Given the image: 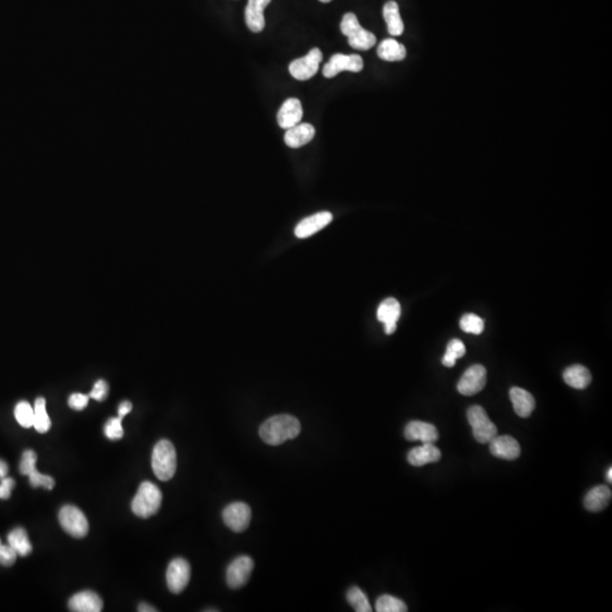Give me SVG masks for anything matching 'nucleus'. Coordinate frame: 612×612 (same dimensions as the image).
<instances>
[{
  "instance_id": "1",
  "label": "nucleus",
  "mask_w": 612,
  "mask_h": 612,
  "mask_svg": "<svg viewBox=\"0 0 612 612\" xmlns=\"http://www.w3.org/2000/svg\"><path fill=\"white\" fill-rule=\"evenodd\" d=\"M301 433V423L293 415L281 414L269 417L259 429L260 438L270 446H279L295 439Z\"/></svg>"
},
{
  "instance_id": "2",
  "label": "nucleus",
  "mask_w": 612,
  "mask_h": 612,
  "mask_svg": "<svg viewBox=\"0 0 612 612\" xmlns=\"http://www.w3.org/2000/svg\"><path fill=\"white\" fill-rule=\"evenodd\" d=\"M177 468V455L174 444L163 439L154 448L152 453V470L160 481L172 479Z\"/></svg>"
},
{
  "instance_id": "3",
  "label": "nucleus",
  "mask_w": 612,
  "mask_h": 612,
  "mask_svg": "<svg viewBox=\"0 0 612 612\" xmlns=\"http://www.w3.org/2000/svg\"><path fill=\"white\" fill-rule=\"evenodd\" d=\"M163 503V494L157 485L145 481L140 485L132 501V510L137 517L149 518L157 514Z\"/></svg>"
},
{
  "instance_id": "4",
  "label": "nucleus",
  "mask_w": 612,
  "mask_h": 612,
  "mask_svg": "<svg viewBox=\"0 0 612 612\" xmlns=\"http://www.w3.org/2000/svg\"><path fill=\"white\" fill-rule=\"evenodd\" d=\"M340 30L348 38L349 46L356 50H369L376 43V36L361 27L354 13H347L344 15Z\"/></svg>"
},
{
  "instance_id": "5",
  "label": "nucleus",
  "mask_w": 612,
  "mask_h": 612,
  "mask_svg": "<svg viewBox=\"0 0 612 612\" xmlns=\"http://www.w3.org/2000/svg\"><path fill=\"white\" fill-rule=\"evenodd\" d=\"M468 419L473 429L474 438L480 444H489L498 435L497 426L481 406H472L468 411Z\"/></svg>"
},
{
  "instance_id": "6",
  "label": "nucleus",
  "mask_w": 612,
  "mask_h": 612,
  "mask_svg": "<svg viewBox=\"0 0 612 612\" xmlns=\"http://www.w3.org/2000/svg\"><path fill=\"white\" fill-rule=\"evenodd\" d=\"M60 523L62 529H65L69 536L81 538L89 532V522L86 519V515L75 506L62 507L60 512Z\"/></svg>"
},
{
  "instance_id": "7",
  "label": "nucleus",
  "mask_w": 612,
  "mask_h": 612,
  "mask_svg": "<svg viewBox=\"0 0 612 612\" xmlns=\"http://www.w3.org/2000/svg\"><path fill=\"white\" fill-rule=\"evenodd\" d=\"M322 53L313 48L306 56L295 60L290 64V73L296 80H310L319 71L320 62H322Z\"/></svg>"
},
{
  "instance_id": "8",
  "label": "nucleus",
  "mask_w": 612,
  "mask_h": 612,
  "mask_svg": "<svg viewBox=\"0 0 612 612\" xmlns=\"http://www.w3.org/2000/svg\"><path fill=\"white\" fill-rule=\"evenodd\" d=\"M253 568H254V562L251 557L240 556L235 558L228 566L226 573L227 585L233 590L243 587L249 580Z\"/></svg>"
},
{
  "instance_id": "9",
  "label": "nucleus",
  "mask_w": 612,
  "mask_h": 612,
  "mask_svg": "<svg viewBox=\"0 0 612 612\" xmlns=\"http://www.w3.org/2000/svg\"><path fill=\"white\" fill-rule=\"evenodd\" d=\"M252 512L249 505L245 503H231L222 512V519L233 532L242 533L251 523Z\"/></svg>"
},
{
  "instance_id": "10",
  "label": "nucleus",
  "mask_w": 612,
  "mask_h": 612,
  "mask_svg": "<svg viewBox=\"0 0 612 612\" xmlns=\"http://www.w3.org/2000/svg\"><path fill=\"white\" fill-rule=\"evenodd\" d=\"M364 67L363 60L358 55H343L336 53L323 66L322 74L327 79H332L341 72L348 71L353 73L361 72Z\"/></svg>"
},
{
  "instance_id": "11",
  "label": "nucleus",
  "mask_w": 612,
  "mask_h": 612,
  "mask_svg": "<svg viewBox=\"0 0 612 612\" xmlns=\"http://www.w3.org/2000/svg\"><path fill=\"white\" fill-rule=\"evenodd\" d=\"M36 454L33 450H25L22 455L21 464H20V472L23 475L29 476L30 479V484L33 488L47 489V490H53L55 487V480L49 475H43L39 473L36 470Z\"/></svg>"
},
{
  "instance_id": "12",
  "label": "nucleus",
  "mask_w": 612,
  "mask_h": 612,
  "mask_svg": "<svg viewBox=\"0 0 612 612\" xmlns=\"http://www.w3.org/2000/svg\"><path fill=\"white\" fill-rule=\"evenodd\" d=\"M167 585L170 592L179 594L189 585L191 578V566L183 558H176L167 568Z\"/></svg>"
},
{
  "instance_id": "13",
  "label": "nucleus",
  "mask_w": 612,
  "mask_h": 612,
  "mask_svg": "<svg viewBox=\"0 0 612 612\" xmlns=\"http://www.w3.org/2000/svg\"><path fill=\"white\" fill-rule=\"evenodd\" d=\"M487 383V370L481 364L468 367L457 385V390L464 396H473L483 390Z\"/></svg>"
},
{
  "instance_id": "14",
  "label": "nucleus",
  "mask_w": 612,
  "mask_h": 612,
  "mask_svg": "<svg viewBox=\"0 0 612 612\" xmlns=\"http://www.w3.org/2000/svg\"><path fill=\"white\" fill-rule=\"evenodd\" d=\"M489 444L490 453L498 458L515 461L521 455V446L510 435H496Z\"/></svg>"
},
{
  "instance_id": "15",
  "label": "nucleus",
  "mask_w": 612,
  "mask_h": 612,
  "mask_svg": "<svg viewBox=\"0 0 612 612\" xmlns=\"http://www.w3.org/2000/svg\"><path fill=\"white\" fill-rule=\"evenodd\" d=\"M402 308L396 299L389 297L385 299L381 304L379 305L376 317L379 321L385 325V332L387 334H393L396 332L397 321L400 320Z\"/></svg>"
},
{
  "instance_id": "16",
  "label": "nucleus",
  "mask_w": 612,
  "mask_h": 612,
  "mask_svg": "<svg viewBox=\"0 0 612 612\" xmlns=\"http://www.w3.org/2000/svg\"><path fill=\"white\" fill-rule=\"evenodd\" d=\"M405 438L408 441H421L422 444H435L439 439V432L433 424L412 421L406 426Z\"/></svg>"
},
{
  "instance_id": "17",
  "label": "nucleus",
  "mask_w": 612,
  "mask_h": 612,
  "mask_svg": "<svg viewBox=\"0 0 612 612\" xmlns=\"http://www.w3.org/2000/svg\"><path fill=\"white\" fill-rule=\"evenodd\" d=\"M332 220V215L328 211L318 212L305 218L295 227V235L299 238H308L328 226Z\"/></svg>"
},
{
  "instance_id": "18",
  "label": "nucleus",
  "mask_w": 612,
  "mask_h": 612,
  "mask_svg": "<svg viewBox=\"0 0 612 612\" xmlns=\"http://www.w3.org/2000/svg\"><path fill=\"white\" fill-rule=\"evenodd\" d=\"M303 118L302 104L299 99L290 98L285 101L279 109L277 119L281 128L288 130L299 124Z\"/></svg>"
},
{
  "instance_id": "19",
  "label": "nucleus",
  "mask_w": 612,
  "mask_h": 612,
  "mask_svg": "<svg viewBox=\"0 0 612 612\" xmlns=\"http://www.w3.org/2000/svg\"><path fill=\"white\" fill-rule=\"evenodd\" d=\"M271 0H249L245 8L246 25L252 32H262L266 27L264 9Z\"/></svg>"
},
{
  "instance_id": "20",
  "label": "nucleus",
  "mask_w": 612,
  "mask_h": 612,
  "mask_svg": "<svg viewBox=\"0 0 612 612\" xmlns=\"http://www.w3.org/2000/svg\"><path fill=\"white\" fill-rule=\"evenodd\" d=\"M68 606L72 611L100 612L104 608L101 597L92 591H83L71 597Z\"/></svg>"
},
{
  "instance_id": "21",
  "label": "nucleus",
  "mask_w": 612,
  "mask_h": 612,
  "mask_svg": "<svg viewBox=\"0 0 612 612\" xmlns=\"http://www.w3.org/2000/svg\"><path fill=\"white\" fill-rule=\"evenodd\" d=\"M315 135V128L313 125L303 123L297 124L293 128H288L285 134V143L292 149L301 148L303 145L308 144Z\"/></svg>"
},
{
  "instance_id": "22",
  "label": "nucleus",
  "mask_w": 612,
  "mask_h": 612,
  "mask_svg": "<svg viewBox=\"0 0 612 612\" xmlns=\"http://www.w3.org/2000/svg\"><path fill=\"white\" fill-rule=\"evenodd\" d=\"M408 463L413 466H423L430 463H437L441 459V451L435 444H423L415 447L408 453Z\"/></svg>"
},
{
  "instance_id": "23",
  "label": "nucleus",
  "mask_w": 612,
  "mask_h": 612,
  "mask_svg": "<svg viewBox=\"0 0 612 612\" xmlns=\"http://www.w3.org/2000/svg\"><path fill=\"white\" fill-rule=\"evenodd\" d=\"M510 400L514 406L515 413L521 417H529L536 408V400L532 393L522 388L514 387L509 393Z\"/></svg>"
},
{
  "instance_id": "24",
  "label": "nucleus",
  "mask_w": 612,
  "mask_h": 612,
  "mask_svg": "<svg viewBox=\"0 0 612 612\" xmlns=\"http://www.w3.org/2000/svg\"><path fill=\"white\" fill-rule=\"evenodd\" d=\"M611 497V490L606 485H597L587 492L584 505L590 512H601L609 505Z\"/></svg>"
},
{
  "instance_id": "25",
  "label": "nucleus",
  "mask_w": 612,
  "mask_h": 612,
  "mask_svg": "<svg viewBox=\"0 0 612 612\" xmlns=\"http://www.w3.org/2000/svg\"><path fill=\"white\" fill-rule=\"evenodd\" d=\"M564 380L568 386L575 389H585L589 387L592 381V376L590 371L585 367L575 364L567 367L564 372Z\"/></svg>"
},
{
  "instance_id": "26",
  "label": "nucleus",
  "mask_w": 612,
  "mask_h": 612,
  "mask_svg": "<svg viewBox=\"0 0 612 612\" xmlns=\"http://www.w3.org/2000/svg\"><path fill=\"white\" fill-rule=\"evenodd\" d=\"M406 55L405 46L395 39H386L378 47V56L386 62H400L405 60Z\"/></svg>"
},
{
  "instance_id": "27",
  "label": "nucleus",
  "mask_w": 612,
  "mask_h": 612,
  "mask_svg": "<svg viewBox=\"0 0 612 612\" xmlns=\"http://www.w3.org/2000/svg\"><path fill=\"white\" fill-rule=\"evenodd\" d=\"M383 18L387 23L388 32L391 36H400L404 32V23L400 16V6L396 1H388L383 7Z\"/></svg>"
},
{
  "instance_id": "28",
  "label": "nucleus",
  "mask_w": 612,
  "mask_h": 612,
  "mask_svg": "<svg viewBox=\"0 0 612 612\" xmlns=\"http://www.w3.org/2000/svg\"><path fill=\"white\" fill-rule=\"evenodd\" d=\"M7 540L9 545L18 553V556L27 557L32 552V544L29 540L27 531L22 527L13 529Z\"/></svg>"
},
{
  "instance_id": "29",
  "label": "nucleus",
  "mask_w": 612,
  "mask_h": 612,
  "mask_svg": "<svg viewBox=\"0 0 612 612\" xmlns=\"http://www.w3.org/2000/svg\"><path fill=\"white\" fill-rule=\"evenodd\" d=\"M34 416H33V428L39 432V433H47L51 428V420L47 413L46 408V400L42 397L36 398L34 406Z\"/></svg>"
},
{
  "instance_id": "30",
  "label": "nucleus",
  "mask_w": 612,
  "mask_h": 612,
  "mask_svg": "<svg viewBox=\"0 0 612 612\" xmlns=\"http://www.w3.org/2000/svg\"><path fill=\"white\" fill-rule=\"evenodd\" d=\"M465 353H466V347L461 340H450L448 346H447L446 354L442 358V364L447 367H455L456 361L458 358H463Z\"/></svg>"
},
{
  "instance_id": "31",
  "label": "nucleus",
  "mask_w": 612,
  "mask_h": 612,
  "mask_svg": "<svg viewBox=\"0 0 612 612\" xmlns=\"http://www.w3.org/2000/svg\"><path fill=\"white\" fill-rule=\"evenodd\" d=\"M347 601L348 604L354 608V610L358 612H371L370 602L367 599V594L358 587H351L347 592Z\"/></svg>"
},
{
  "instance_id": "32",
  "label": "nucleus",
  "mask_w": 612,
  "mask_h": 612,
  "mask_svg": "<svg viewBox=\"0 0 612 612\" xmlns=\"http://www.w3.org/2000/svg\"><path fill=\"white\" fill-rule=\"evenodd\" d=\"M376 610L378 612H405L407 611V606L398 597L386 594L376 600Z\"/></svg>"
},
{
  "instance_id": "33",
  "label": "nucleus",
  "mask_w": 612,
  "mask_h": 612,
  "mask_svg": "<svg viewBox=\"0 0 612 612\" xmlns=\"http://www.w3.org/2000/svg\"><path fill=\"white\" fill-rule=\"evenodd\" d=\"M14 414H15L16 421L20 426H23L25 429L32 428L34 411H33L30 402H25V400L18 402V405L15 406Z\"/></svg>"
},
{
  "instance_id": "34",
  "label": "nucleus",
  "mask_w": 612,
  "mask_h": 612,
  "mask_svg": "<svg viewBox=\"0 0 612 612\" xmlns=\"http://www.w3.org/2000/svg\"><path fill=\"white\" fill-rule=\"evenodd\" d=\"M459 325L461 330L468 334H480L484 330V321L476 314H465L464 317L461 318Z\"/></svg>"
},
{
  "instance_id": "35",
  "label": "nucleus",
  "mask_w": 612,
  "mask_h": 612,
  "mask_svg": "<svg viewBox=\"0 0 612 612\" xmlns=\"http://www.w3.org/2000/svg\"><path fill=\"white\" fill-rule=\"evenodd\" d=\"M121 420L123 419L118 416L111 417V419L107 421L104 429L107 438L110 439V440H119V439L123 438L124 429H123V426H121Z\"/></svg>"
},
{
  "instance_id": "36",
  "label": "nucleus",
  "mask_w": 612,
  "mask_h": 612,
  "mask_svg": "<svg viewBox=\"0 0 612 612\" xmlns=\"http://www.w3.org/2000/svg\"><path fill=\"white\" fill-rule=\"evenodd\" d=\"M16 558H18V553L14 551V549L9 544L1 543L0 540V565L5 567L13 566L15 564Z\"/></svg>"
},
{
  "instance_id": "37",
  "label": "nucleus",
  "mask_w": 612,
  "mask_h": 612,
  "mask_svg": "<svg viewBox=\"0 0 612 612\" xmlns=\"http://www.w3.org/2000/svg\"><path fill=\"white\" fill-rule=\"evenodd\" d=\"M108 393H109V386H108V383L104 380H98V381L95 382L93 388H92L89 396L92 400L102 402V400H106Z\"/></svg>"
},
{
  "instance_id": "38",
  "label": "nucleus",
  "mask_w": 612,
  "mask_h": 612,
  "mask_svg": "<svg viewBox=\"0 0 612 612\" xmlns=\"http://www.w3.org/2000/svg\"><path fill=\"white\" fill-rule=\"evenodd\" d=\"M89 395L79 393H73L68 398V405H69V407L75 409V411H82L89 404Z\"/></svg>"
},
{
  "instance_id": "39",
  "label": "nucleus",
  "mask_w": 612,
  "mask_h": 612,
  "mask_svg": "<svg viewBox=\"0 0 612 612\" xmlns=\"http://www.w3.org/2000/svg\"><path fill=\"white\" fill-rule=\"evenodd\" d=\"M0 481V499H8L12 494L13 488L15 487V481L7 476Z\"/></svg>"
},
{
  "instance_id": "40",
  "label": "nucleus",
  "mask_w": 612,
  "mask_h": 612,
  "mask_svg": "<svg viewBox=\"0 0 612 612\" xmlns=\"http://www.w3.org/2000/svg\"><path fill=\"white\" fill-rule=\"evenodd\" d=\"M132 408H133V405H132V402H128V400H125V402H121V405L118 407V416L123 417L126 416L128 413L132 412Z\"/></svg>"
},
{
  "instance_id": "41",
  "label": "nucleus",
  "mask_w": 612,
  "mask_h": 612,
  "mask_svg": "<svg viewBox=\"0 0 612 612\" xmlns=\"http://www.w3.org/2000/svg\"><path fill=\"white\" fill-rule=\"evenodd\" d=\"M7 473H8V466H7L6 461L0 459V480L6 477Z\"/></svg>"
},
{
  "instance_id": "42",
  "label": "nucleus",
  "mask_w": 612,
  "mask_h": 612,
  "mask_svg": "<svg viewBox=\"0 0 612 612\" xmlns=\"http://www.w3.org/2000/svg\"><path fill=\"white\" fill-rule=\"evenodd\" d=\"M139 611L141 612H156L157 609H154V606H149L147 604H141L139 606Z\"/></svg>"
},
{
  "instance_id": "43",
  "label": "nucleus",
  "mask_w": 612,
  "mask_h": 612,
  "mask_svg": "<svg viewBox=\"0 0 612 612\" xmlns=\"http://www.w3.org/2000/svg\"><path fill=\"white\" fill-rule=\"evenodd\" d=\"M606 479H608V482H612V468H610L609 470L606 472Z\"/></svg>"
},
{
  "instance_id": "44",
  "label": "nucleus",
  "mask_w": 612,
  "mask_h": 612,
  "mask_svg": "<svg viewBox=\"0 0 612 612\" xmlns=\"http://www.w3.org/2000/svg\"><path fill=\"white\" fill-rule=\"evenodd\" d=\"M319 1H321V3L327 4L330 3V1H332V0H319Z\"/></svg>"
}]
</instances>
